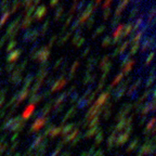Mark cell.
Here are the masks:
<instances>
[{
	"instance_id": "6da1fadb",
	"label": "cell",
	"mask_w": 156,
	"mask_h": 156,
	"mask_svg": "<svg viewBox=\"0 0 156 156\" xmlns=\"http://www.w3.org/2000/svg\"><path fill=\"white\" fill-rule=\"evenodd\" d=\"M130 2H131V0H119L118 6L116 7V10L114 12V15H121V12L130 4Z\"/></svg>"
},
{
	"instance_id": "7a4b0ae2",
	"label": "cell",
	"mask_w": 156,
	"mask_h": 156,
	"mask_svg": "<svg viewBox=\"0 0 156 156\" xmlns=\"http://www.w3.org/2000/svg\"><path fill=\"white\" fill-rule=\"evenodd\" d=\"M151 47V36L144 35L141 40V52H145Z\"/></svg>"
},
{
	"instance_id": "3957f363",
	"label": "cell",
	"mask_w": 156,
	"mask_h": 156,
	"mask_svg": "<svg viewBox=\"0 0 156 156\" xmlns=\"http://www.w3.org/2000/svg\"><path fill=\"white\" fill-rule=\"evenodd\" d=\"M46 13H47V7H46V6H41V7H39L38 9H36V11L34 13L33 19L35 20V17H36L37 20H41V19L46 15Z\"/></svg>"
},
{
	"instance_id": "277c9868",
	"label": "cell",
	"mask_w": 156,
	"mask_h": 156,
	"mask_svg": "<svg viewBox=\"0 0 156 156\" xmlns=\"http://www.w3.org/2000/svg\"><path fill=\"white\" fill-rule=\"evenodd\" d=\"M132 26H133V22H129L127 24H125L124 30H123V35H121L123 38L127 37V36L130 35V33H131V30H132Z\"/></svg>"
},
{
	"instance_id": "5b68a950",
	"label": "cell",
	"mask_w": 156,
	"mask_h": 156,
	"mask_svg": "<svg viewBox=\"0 0 156 156\" xmlns=\"http://www.w3.org/2000/svg\"><path fill=\"white\" fill-rule=\"evenodd\" d=\"M49 55H50L49 49H48L47 47H43V48H42V49H41L40 51H39V52H38V53L36 54L35 57H34V58H38V57H39L40 59L43 58V60H46V59L48 58Z\"/></svg>"
},
{
	"instance_id": "8992f818",
	"label": "cell",
	"mask_w": 156,
	"mask_h": 156,
	"mask_svg": "<svg viewBox=\"0 0 156 156\" xmlns=\"http://www.w3.org/2000/svg\"><path fill=\"white\" fill-rule=\"evenodd\" d=\"M139 12H140V7L139 6H135V7L130 10V12H129V15H128L129 21L133 20L135 17H138V15H139Z\"/></svg>"
},
{
	"instance_id": "52a82bcc",
	"label": "cell",
	"mask_w": 156,
	"mask_h": 156,
	"mask_svg": "<svg viewBox=\"0 0 156 156\" xmlns=\"http://www.w3.org/2000/svg\"><path fill=\"white\" fill-rule=\"evenodd\" d=\"M124 26L125 24H119L117 27H116L114 30H113V38L115 37H123L121 35H123V30H124ZM124 39V38H123Z\"/></svg>"
},
{
	"instance_id": "ba28073f",
	"label": "cell",
	"mask_w": 156,
	"mask_h": 156,
	"mask_svg": "<svg viewBox=\"0 0 156 156\" xmlns=\"http://www.w3.org/2000/svg\"><path fill=\"white\" fill-rule=\"evenodd\" d=\"M120 20H121V15H114L113 20L111 21V28L113 30L120 24Z\"/></svg>"
},
{
	"instance_id": "9c48e42d",
	"label": "cell",
	"mask_w": 156,
	"mask_h": 156,
	"mask_svg": "<svg viewBox=\"0 0 156 156\" xmlns=\"http://www.w3.org/2000/svg\"><path fill=\"white\" fill-rule=\"evenodd\" d=\"M130 53L128 52V53H123V54H120V60H121V65H120V68H124V66L127 64L128 62L130 61Z\"/></svg>"
},
{
	"instance_id": "30bf717a",
	"label": "cell",
	"mask_w": 156,
	"mask_h": 156,
	"mask_svg": "<svg viewBox=\"0 0 156 156\" xmlns=\"http://www.w3.org/2000/svg\"><path fill=\"white\" fill-rule=\"evenodd\" d=\"M133 64H135V60H130V61L128 62L126 65L124 66L123 68V74L127 75L130 73V70H132V66H133Z\"/></svg>"
},
{
	"instance_id": "8fae6325",
	"label": "cell",
	"mask_w": 156,
	"mask_h": 156,
	"mask_svg": "<svg viewBox=\"0 0 156 156\" xmlns=\"http://www.w3.org/2000/svg\"><path fill=\"white\" fill-rule=\"evenodd\" d=\"M146 17H145L146 19V22H150V21H152L153 19H155L156 17V7H153L152 9H150L148 11V13H146Z\"/></svg>"
},
{
	"instance_id": "7c38bea8",
	"label": "cell",
	"mask_w": 156,
	"mask_h": 156,
	"mask_svg": "<svg viewBox=\"0 0 156 156\" xmlns=\"http://www.w3.org/2000/svg\"><path fill=\"white\" fill-rule=\"evenodd\" d=\"M105 29H106V26H105V25H100L98 28L95 29V32L93 33V35H92V39H95L99 35H101L102 33H104Z\"/></svg>"
},
{
	"instance_id": "4fadbf2b",
	"label": "cell",
	"mask_w": 156,
	"mask_h": 156,
	"mask_svg": "<svg viewBox=\"0 0 156 156\" xmlns=\"http://www.w3.org/2000/svg\"><path fill=\"white\" fill-rule=\"evenodd\" d=\"M70 36H72V32H67V33H66L64 36H61V38H60V39H59V41H58V45L62 46L63 43H65L66 41L70 39Z\"/></svg>"
},
{
	"instance_id": "5bb4252c",
	"label": "cell",
	"mask_w": 156,
	"mask_h": 156,
	"mask_svg": "<svg viewBox=\"0 0 156 156\" xmlns=\"http://www.w3.org/2000/svg\"><path fill=\"white\" fill-rule=\"evenodd\" d=\"M34 21L35 20H34L33 17H25L22 25H21V27H22V28H27V27H29V26L32 25V23H33Z\"/></svg>"
},
{
	"instance_id": "9a60e30c",
	"label": "cell",
	"mask_w": 156,
	"mask_h": 156,
	"mask_svg": "<svg viewBox=\"0 0 156 156\" xmlns=\"http://www.w3.org/2000/svg\"><path fill=\"white\" fill-rule=\"evenodd\" d=\"M64 11V6H60L57 10H55V12H54V20L55 21H59L60 20V17H62V13Z\"/></svg>"
},
{
	"instance_id": "2e32d148",
	"label": "cell",
	"mask_w": 156,
	"mask_h": 156,
	"mask_svg": "<svg viewBox=\"0 0 156 156\" xmlns=\"http://www.w3.org/2000/svg\"><path fill=\"white\" fill-rule=\"evenodd\" d=\"M35 11H36V7H35V4H32L30 7H28V8L26 9V17H32V14L33 13H35Z\"/></svg>"
},
{
	"instance_id": "e0dca14e",
	"label": "cell",
	"mask_w": 156,
	"mask_h": 156,
	"mask_svg": "<svg viewBox=\"0 0 156 156\" xmlns=\"http://www.w3.org/2000/svg\"><path fill=\"white\" fill-rule=\"evenodd\" d=\"M103 10H104V11H103V19H104V20H108L110 17L112 15V13H113L111 7H110V8H106V9H103Z\"/></svg>"
},
{
	"instance_id": "ac0fdd59",
	"label": "cell",
	"mask_w": 156,
	"mask_h": 156,
	"mask_svg": "<svg viewBox=\"0 0 156 156\" xmlns=\"http://www.w3.org/2000/svg\"><path fill=\"white\" fill-rule=\"evenodd\" d=\"M111 42H112V36H110V35L105 36V37L102 39V46H103V47L111 46Z\"/></svg>"
},
{
	"instance_id": "d6986e66",
	"label": "cell",
	"mask_w": 156,
	"mask_h": 156,
	"mask_svg": "<svg viewBox=\"0 0 156 156\" xmlns=\"http://www.w3.org/2000/svg\"><path fill=\"white\" fill-rule=\"evenodd\" d=\"M22 3V0H13V4H12V10H11V12L10 13H14L17 11L19 7H20V4Z\"/></svg>"
},
{
	"instance_id": "ffe728a7",
	"label": "cell",
	"mask_w": 156,
	"mask_h": 156,
	"mask_svg": "<svg viewBox=\"0 0 156 156\" xmlns=\"http://www.w3.org/2000/svg\"><path fill=\"white\" fill-rule=\"evenodd\" d=\"M123 77H124V74H123V73H120V74H118V75H117V76H116V77H115V79H114V81L112 82V85H111V86H110V87H111V88H112V87L115 86L116 84H118L119 81H121V80H123Z\"/></svg>"
},
{
	"instance_id": "44dd1931",
	"label": "cell",
	"mask_w": 156,
	"mask_h": 156,
	"mask_svg": "<svg viewBox=\"0 0 156 156\" xmlns=\"http://www.w3.org/2000/svg\"><path fill=\"white\" fill-rule=\"evenodd\" d=\"M140 49V43H135V45L131 46V49H130V55H133V54H136Z\"/></svg>"
},
{
	"instance_id": "7402d4cb",
	"label": "cell",
	"mask_w": 156,
	"mask_h": 156,
	"mask_svg": "<svg viewBox=\"0 0 156 156\" xmlns=\"http://www.w3.org/2000/svg\"><path fill=\"white\" fill-rule=\"evenodd\" d=\"M128 46H129V41L128 40H126L125 42H123L121 43V46L120 47H118L119 48V52H120V54H123L125 51H126V49L128 48Z\"/></svg>"
},
{
	"instance_id": "603a6c76",
	"label": "cell",
	"mask_w": 156,
	"mask_h": 156,
	"mask_svg": "<svg viewBox=\"0 0 156 156\" xmlns=\"http://www.w3.org/2000/svg\"><path fill=\"white\" fill-rule=\"evenodd\" d=\"M10 14H11L10 12H6V13L3 14V15H2L1 20H0V28H1V26H2V25H3L4 23L7 22V20H8L9 17H10Z\"/></svg>"
},
{
	"instance_id": "cb8c5ba5",
	"label": "cell",
	"mask_w": 156,
	"mask_h": 156,
	"mask_svg": "<svg viewBox=\"0 0 156 156\" xmlns=\"http://www.w3.org/2000/svg\"><path fill=\"white\" fill-rule=\"evenodd\" d=\"M79 25H80V23H79V20H78V17L76 19V20L73 22V24H72V27H70V32H74V30H76V29L79 27Z\"/></svg>"
},
{
	"instance_id": "d4e9b609",
	"label": "cell",
	"mask_w": 156,
	"mask_h": 156,
	"mask_svg": "<svg viewBox=\"0 0 156 156\" xmlns=\"http://www.w3.org/2000/svg\"><path fill=\"white\" fill-rule=\"evenodd\" d=\"M86 0H80L79 2H78L77 4V8H76V11H81L82 9H85V7H86Z\"/></svg>"
},
{
	"instance_id": "484cf974",
	"label": "cell",
	"mask_w": 156,
	"mask_h": 156,
	"mask_svg": "<svg viewBox=\"0 0 156 156\" xmlns=\"http://www.w3.org/2000/svg\"><path fill=\"white\" fill-rule=\"evenodd\" d=\"M154 57H155V52H154V51H151V52H150V54H148V57L146 58L145 65H150V64H151V62H152V60L154 59Z\"/></svg>"
},
{
	"instance_id": "4316f807",
	"label": "cell",
	"mask_w": 156,
	"mask_h": 156,
	"mask_svg": "<svg viewBox=\"0 0 156 156\" xmlns=\"http://www.w3.org/2000/svg\"><path fill=\"white\" fill-rule=\"evenodd\" d=\"M123 41V37H115V38H112V42L111 46H117L119 43H121Z\"/></svg>"
},
{
	"instance_id": "83f0119b",
	"label": "cell",
	"mask_w": 156,
	"mask_h": 156,
	"mask_svg": "<svg viewBox=\"0 0 156 156\" xmlns=\"http://www.w3.org/2000/svg\"><path fill=\"white\" fill-rule=\"evenodd\" d=\"M49 24H50V20H47L45 22V24L41 26V35H45L46 32H47V29L49 27Z\"/></svg>"
},
{
	"instance_id": "f1b7e54d",
	"label": "cell",
	"mask_w": 156,
	"mask_h": 156,
	"mask_svg": "<svg viewBox=\"0 0 156 156\" xmlns=\"http://www.w3.org/2000/svg\"><path fill=\"white\" fill-rule=\"evenodd\" d=\"M20 54H21V50H17V51H14L10 57H9V59L10 60H14V59H17L20 57Z\"/></svg>"
},
{
	"instance_id": "f546056e",
	"label": "cell",
	"mask_w": 156,
	"mask_h": 156,
	"mask_svg": "<svg viewBox=\"0 0 156 156\" xmlns=\"http://www.w3.org/2000/svg\"><path fill=\"white\" fill-rule=\"evenodd\" d=\"M113 1H114V0H104V3L102 4V8L103 9L110 8V7H111V4L113 3Z\"/></svg>"
},
{
	"instance_id": "4dcf8cb0",
	"label": "cell",
	"mask_w": 156,
	"mask_h": 156,
	"mask_svg": "<svg viewBox=\"0 0 156 156\" xmlns=\"http://www.w3.org/2000/svg\"><path fill=\"white\" fill-rule=\"evenodd\" d=\"M17 42L15 40H11V41H10V43H9L8 47H7V51H10V50L12 49V48H14V47L17 46Z\"/></svg>"
},
{
	"instance_id": "1f68e13d",
	"label": "cell",
	"mask_w": 156,
	"mask_h": 156,
	"mask_svg": "<svg viewBox=\"0 0 156 156\" xmlns=\"http://www.w3.org/2000/svg\"><path fill=\"white\" fill-rule=\"evenodd\" d=\"M107 61H108V55H104L102 59V62H101V65H100V67L101 68H103L104 66H105V64L107 63Z\"/></svg>"
},
{
	"instance_id": "d6a6232c",
	"label": "cell",
	"mask_w": 156,
	"mask_h": 156,
	"mask_svg": "<svg viewBox=\"0 0 156 156\" xmlns=\"http://www.w3.org/2000/svg\"><path fill=\"white\" fill-rule=\"evenodd\" d=\"M155 79H156V76H151V77L148 79V81H146V87L151 86L153 82L155 81Z\"/></svg>"
},
{
	"instance_id": "836d02e7",
	"label": "cell",
	"mask_w": 156,
	"mask_h": 156,
	"mask_svg": "<svg viewBox=\"0 0 156 156\" xmlns=\"http://www.w3.org/2000/svg\"><path fill=\"white\" fill-rule=\"evenodd\" d=\"M119 54H120V52H119V48L117 47V48L114 50V52L111 54V57H112V58H116V57H117V55H119Z\"/></svg>"
},
{
	"instance_id": "e575fe53",
	"label": "cell",
	"mask_w": 156,
	"mask_h": 156,
	"mask_svg": "<svg viewBox=\"0 0 156 156\" xmlns=\"http://www.w3.org/2000/svg\"><path fill=\"white\" fill-rule=\"evenodd\" d=\"M85 42H86V39L81 37V38H80V39H79V40H78V42H77V43H76V46H77L78 48H79V47H81V46L84 45Z\"/></svg>"
},
{
	"instance_id": "d590c367",
	"label": "cell",
	"mask_w": 156,
	"mask_h": 156,
	"mask_svg": "<svg viewBox=\"0 0 156 156\" xmlns=\"http://www.w3.org/2000/svg\"><path fill=\"white\" fill-rule=\"evenodd\" d=\"M57 38H58V36H57V35H53V36H52V38L49 40V46H50V47L53 45V42L55 41V39H57Z\"/></svg>"
},
{
	"instance_id": "8d00e7d4",
	"label": "cell",
	"mask_w": 156,
	"mask_h": 156,
	"mask_svg": "<svg viewBox=\"0 0 156 156\" xmlns=\"http://www.w3.org/2000/svg\"><path fill=\"white\" fill-rule=\"evenodd\" d=\"M59 2V0H50V7H54L57 6Z\"/></svg>"
},
{
	"instance_id": "74e56055",
	"label": "cell",
	"mask_w": 156,
	"mask_h": 156,
	"mask_svg": "<svg viewBox=\"0 0 156 156\" xmlns=\"http://www.w3.org/2000/svg\"><path fill=\"white\" fill-rule=\"evenodd\" d=\"M6 40H7V37H6V36H2V38L0 39V48H1L2 46H3L4 41H6Z\"/></svg>"
},
{
	"instance_id": "f35d334b",
	"label": "cell",
	"mask_w": 156,
	"mask_h": 156,
	"mask_svg": "<svg viewBox=\"0 0 156 156\" xmlns=\"http://www.w3.org/2000/svg\"><path fill=\"white\" fill-rule=\"evenodd\" d=\"M89 51H90V48H89V47H87V49H85L84 53H82V57H86L87 54L89 53Z\"/></svg>"
},
{
	"instance_id": "ab89813d",
	"label": "cell",
	"mask_w": 156,
	"mask_h": 156,
	"mask_svg": "<svg viewBox=\"0 0 156 156\" xmlns=\"http://www.w3.org/2000/svg\"><path fill=\"white\" fill-rule=\"evenodd\" d=\"M141 1H142V0H131V2H130V3L135 4V6H138V4H139Z\"/></svg>"
},
{
	"instance_id": "60d3db41",
	"label": "cell",
	"mask_w": 156,
	"mask_h": 156,
	"mask_svg": "<svg viewBox=\"0 0 156 156\" xmlns=\"http://www.w3.org/2000/svg\"><path fill=\"white\" fill-rule=\"evenodd\" d=\"M101 1H102V0H95V6H97V7H98L99 4L101 3Z\"/></svg>"
},
{
	"instance_id": "b9f144b4",
	"label": "cell",
	"mask_w": 156,
	"mask_h": 156,
	"mask_svg": "<svg viewBox=\"0 0 156 156\" xmlns=\"http://www.w3.org/2000/svg\"><path fill=\"white\" fill-rule=\"evenodd\" d=\"M39 1H40V0H34V2H35V4L39 3Z\"/></svg>"
},
{
	"instance_id": "7bdbcfd3",
	"label": "cell",
	"mask_w": 156,
	"mask_h": 156,
	"mask_svg": "<svg viewBox=\"0 0 156 156\" xmlns=\"http://www.w3.org/2000/svg\"><path fill=\"white\" fill-rule=\"evenodd\" d=\"M74 2H77V0H74Z\"/></svg>"
}]
</instances>
